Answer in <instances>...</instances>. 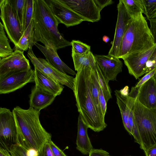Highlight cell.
Listing matches in <instances>:
<instances>
[{"label":"cell","mask_w":156,"mask_h":156,"mask_svg":"<svg viewBox=\"0 0 156 156\" xmlns=\"http://www.w3.org/2000/svg\"><path fill=\"white\" fill-rule=\"evenodd\" d=\"M84 66L77 72L73 91L78 111L88 128L95 132L103 130L107 126L95 105L91 91L90 76L96 66Z\"/></svg>","instance_id":"obj_1"},{"label":"cell","mask_w":156,"mask_h":156,"mask_svg":"<svg viewBox=\"0 0 156 156\" xmlns=\"http://www.w3.org/2000/svg\"><path fill=\"white\" fill-rule=\"evenodd\" d=\"M34 45L38 41L51 42L57 50L71 46L58 29L59 23L46 0H34L33 17Z\"/></svg>","instance_id":"obj_2"},{"label":"cell","mask_w":156,"mask_h":156,"mask_svg":"<svg viewBox=\"0 0 156 156\" xmlns=\"http://www.w3.org/2000/svg\"><path fill=\"white\" fill-rule=\"evenodd\" d=\"M155 45L145 17L141 13L131 18L127 24L121 41L118 58L145 51Z\"/></svg>","instance_id":"obj_3"},{"label":"cell","mask_w":156,"mask_h":156,"mask_svg":"<svg viewBox=\"0 0 156 156\" xmlns=\"http://www.w3.org/2000/svg\"><path fill=\"white\" fill-rule=\"evenodd\" d=\"M17 124L31 150H40L51 140V135L43 127L39 119L40 111L29 107L24 109L19 106L12 110Z\"/></svg>","instance_id":"obj_4"},{"label":"cell","mask_w":156,"mask_h":156,"mask_svg":"<svg viewBox=\"0 0 156 156\" xmlns=\"http://www.w3.org/2000/svg\"><path fill=\"white\" fill-rule=\"evenodd\" d=\"M133 111L141 140L140 147L145 152L156 146V108L145 107L136 98Z\"/></svg>","instance_id":"obj_5"},{"label":"cell","mask_w":156,"mask_h":156,"mask_svg":"<svg viewBox=\"0 0 156 156\" xmlns=\"http://www.w3.org/2000/svg\"><path fill=\"white\" fill-rule=\"evenodd\" d=\"M0 147L9 150L10 145L17 144L28 151L31 150L17 124L13 112L5 108H0Z\"/></svg>","instance_id":"obj_6"},{"label":"cell","mask_w":156,"mask_h":156,"mask_svg":"<svg viewBox=\"0 0 156 156\" xmlns=\"http://www.w3.org/2000/svg\"><path fill=\"white\" fill-rule=\"evenodd\" d=\"M0 17L10 40L15 46L22 37L23 31L10 0H0Z\"/></svg>","instance_id":"obj_7"},{"label":"cell","mask_w":156,"mask_h":156,"mask_svg":"<svg viewBox=\"0 0 156 156\" xmlns=\"http://www.w3.org/2000/svg\"><path fill=\"white\" fill-rule=\"evenodd\" d=\"M27 55L34 68L57 82L62 85L66 86L73 91L75 78L60 72L51 66L46 59L37 57L33 52L31 47L28 49Z\"/></svg>","instance_id":"obj_8"},{"label":"cell","mask_w":156,"mask_h":156,"mask_svg":"<svg viewBox=\"0 0 156 156\" xmlns=\"http://www.w3.org/2000/svg\"><path fill=\"white\" fill-rule=\"evenodd\" d=\"M31 69L23 52L14 50L12 55L0 59V80L12 74Z\"/></svg>","instance_id":"obj_9"},{"label":"cell","mask_w":156,"mask_h":156,"mask_svg":"<svg viewBox=\"0 0 156 156\" xmlns=\"http://www.w3.org/2000/svg\"><path fill=\"white\" fill-rule=\"evenodd\" d=\"M59 23L67 27L78 25L83 19L71 9L62 0H46Z\"/></svg>","instance_id":"obj_10"},{"label":"cell","mask_w":156,"mask_h":156,"mask_svg":"<svg viewBox=\"0 0 156 156\" xmlns=\"http://www.w3.org/2000/svg\"><path fill=\"white\" fill-rule=\"evenodd\" d=\"M34 81V71L31 69L12 74L0 80V94L13 92Z\"/></svg>","instance_id":"obj_11"},{"label":"cell","mask_w":156,"mask_h":156,"mask_svg":"<svg viewBox=\"0 0 156 156\" xmlns=\"http://www.w3.org/2000/svg\"><path fill=\"white\" fill-rule=\"evenodd\" d=\"M84 20L92 22L101 19L100 12L94 0H62Z\"/></svg>","instance_id":"obj_12"},{"label":"cell","mask_w":156,"mask_h":156,"mask_svg":"<svg viewBox=\"0 0 156 156\" xmlns=\"http://www.w3.org/2000/svg\"><path fill=\"white\" fill-rule=\"evenodd\" d=\"M117 9L118 16L114 37L108 54L118 58L121 41L128 22L131 18L127 13L121 0L119 1L117 5Z\"/></svg>","instance_id":"obj_13"},{"label":"cell","mask_w":156,"mask_h":156,"mask_svg":"<svg viewBox=\"0 0 156 156\" xmlns=\"http://www.w3.org/2000/svg\"><path fill=\"white\" fill-rule=\"evenodd\" d=\"M155 45L147 51L131 54L122 58L129 73L136 79L146 73L147 63Z\"/></svg>","instance_id":"obj_14"},{"label":"cell","mask_w":156,"mask_h":156,"mask_svg":"<svg viewBox=\"0 0 156 156\" xmlns=\"http://www.w3.org/2000/svg\"><path fill=\"white\" fill-rule=\"evenodd\" d=\"M94 55L96 64L106 80L108 82L116 80L117 75L122 71V62L119 58L108 54Z\"/></svg>","instance_id":"obj_15"},{"label":"cell","mask_w":156,"mask_h":156,"mask_svg":"<svg viewBox=\"0 0 156 156\" xmlns=\"http://www.w3.org/2000/svg\"><path fill=\"white\" fill-rule=\"evenodd\" d=\"M43 44L44 46L37 43L35 45L44 56L48 62L53 67L60 72L74 75L75 71L68 67L59 57L55 46L50 41L45 40Z\"/></svg>","instance_id":"obj_16"},{"label":"cell","mask_w":156,"mask_h":156,"mask_svg":"<svg viewBox=\"0 0 156 156\" xmlns=\"http://www.w3.org/2000/svg\"><path fill=\"white\" fill-rule=\"evenodd\" d=\"M138 88L136 99L149 108H156V79L153 76Z\"/></svg>","instance_id":"obj_17"},{"label":"cell","mask_w":156,"mask_h":156,"mask_svg":"<svg viewBox=\"0 0 156 156\" xmlns=\"http://www.w3.org/2000/svg\"><path fill=\"white\" fill-rule=\"evenodd\" d=\"M115 92L116 103L120 110L124 127L129 134L132 135L129 119L130 112L133 108L136 97L124 94L120 90H116Z\"/></svg>","instance_id":"obj_18"},{"label":"cell","mask_w":156,"mask_h":156,"mask_svg":"<svg viewBox=\"0 0 156 156\" xmlns=\"http://www.w3.org/2000/svg\"><path fill=\"white\" fill-rule=\"evenodd\" d=\"M29 97L30 107L40 111L51 104L56 97L35 85Z\"/></svg>","instance_id":"obj_19"},{"label":"cell","mask_w":156,"mask_h":156,"mask_svg":"<svg viewBox=\"0 0 156 156\" xmlns=\"http://www.w3.org/2000/svg\"><path fill=\"white\" fill-rule=\"evenodd\" d=\"M35 85L53 94L56 97L60 95L64 87L63 85L34 68Z\"/></svg>","instance_id":"obj_20"},{"label":"cell","mask_w":156,"mask_h":156,"mask_svg":"<svg viewBox=\"0 0 156 156\" xmlns=\"http://www.w3.org/2000/svg\"><path fill=\"white\" fill-rule=\"evenodd\" d=\"M88 126L79 114L78 120V131L76 148L82 154H89L93 149L87 134Z\"/></svg>","instance_id":"obj_21"},{"label":"cell","mask_w":156,"mask_h":156,"mask_svg":"<svg viewBox=\"0 0 156 156\" xmlns=\"http://www.w3.org/2000/svg\"><path fill=\"white\" fill-rule=\"evenodd\" d=\"M33 39L34 23L32 19L13 49L22 52L26 51L34 45Z\"/></svg>","instance_id":"obj_22"},{"label":"cell","mask_w":156,"mask_h":156,"mask_svg":"<svg viewBox=\"0 0 156 156\" xmlns=\"http://www.w3.org/2000/svg\"><path fill=\"white\" fill-rule=\"evenodd\" d=\"M90 81L91 91L95 105L101 119L105 121V117L101 112L98 99L100 86L96 66L93 68L92 70Z\"/></svg>","instance_id":"obj_23"},{"label":"cell","mask_w":156,"mask_h":156,"mask_svg":"<svg viewBox=\"0 0 156 156\" xmlns=\"http://www.w3.org/2000/svg\"><path fill=\"white\" fill-rule=\"evenodd\" d=\"M75 70L77 72L84 66H94L96 65L94 55L89 51L81 55H77L72 52Z\"/></svg>","instance_id":"obj_24"},{"label":"cell","mask_w":156,"mask_h":156,"mask_svg":"<svg viewBox=\"0 0 156 156\" xmlns=\"http://www.w3.org/2000/svg\"><path fill=\"white\" fill-rule=\"evenodd\" d=\"M126 9L132 18L144 14V10L142 0H121Z\"/></svg>","instance_id":"obj_25"},{"label":"cell","mask_w":156,"mask_h":156,"mask_svg":"<svg viewBox=\"0 0 156 156\" xmlns=\"http://www.w3.org/2000/svg\"><path fill=\"white\" fill-rule=\"evenodd\" d=\"M0 59L7 57L13 53L4 31L3 25L0 22Z\"/></svg>","instance_id":"obj_26"},{"label":"cell","mask_w":156,"mask_h":156,"mask_svg":"<svg viewBox=\"0 0 156 156\" xmlns=\"http://www.w3.org/2000/svg\"><path fill=\"white\" fill-rule=\"evenodd\" d=\"M33 11L34 0H25L23 22V32L33 19Z\"/></svg>","instance_id":"obj_27"},{"label":"cell","mask_w":156,"mask_h":156,"mask_svg":"<svg viewBox=\"0 0 156 156\" xmlns=\"http://www.w3.org/2000/svg\"><path fill=\"white\" fill-rule=\"evenodd\" d=\"M99 84L106 102L112 98L111 91L108 82L106 80L99 68L96 64Z\"/></svg>","instance_id":"obj_28"},{"label":"cell","mask_w":156,"mask_h":156,"mask_svg":"<svg viewBox=\"0 0 156 156\" xmlns=\"http://www.w3.org/2000/svg\"><path fill=\"white\" fill-rule=\"evenodd\" d=\"M147 19L156 17V0H142Z\"/></svg>","instance_id":"obj_29"},{"label":"cell","mask_w":156,"mask_h":156,"mask_svg":"<svg viewBox=\"0 0 156 156\" xmlns=\"http://www.w3.org/2000/svg\"><path fill=\"white\" fill-rule=\"evenodd\" d=\"M10 1L13 9L23 27V16L25 0H10Z\"/></svg>","instance_id":"obj_30"},{"label":"cell","mask_w":156,"mask_h":156,"mask_svg":"<svg viewBox=\"0 0 156 156\" xmlns=\"http://www.w3.org/2000/svg\"><path fill=\"white\" fill-rule=\"evenodd\" d=\"M72 52L81 55L90 51V46L78 40H73L71 42Z\"/></svg>","instance_id":"obj_31"},{"label":"cell","mask_w":156,"mask_h":156,"mask_svg":"<svg viewBox=\"0 0 156 156\" xmlns=\"http://www.w3.org/2000/svg\"><path fill=\"white\" fill-rule=\"evenodd\" d=\"M9 151L11 156H30L28 153L29 151L19 144L11 145Z\"/></svg>","instance_id":"obj_32"},{"label":"cell","mask_w":156,"mask_h":156,"mask_svg":"<svg viewBox=\"0 0 156 156\" xmlns=\"http://www.w3.org/2000/svg\"><path fill=\"white\" fill-rule=\"evenodd\" d=\"M146 73L156 68V44L147 64Z\"/></svg>","instance_id":"obj_33"},{"label":"cell","mask_w":156,"mask_h":156,"mask_svg":"<svg viewBox=\"0 0 156 156\" xmlns=\"http://www.w3.org/2000/svg\"><path fill=\"white\" fill-rule=\"evenodd\" d=\"M36 156H55L49 143H46L39 151L37 152Z\"/></svg>","instance_id":"obj_34"},{"label":"cell","mask_w":156,"mask_h":156,"mask_svg":"<svg viewBox=\"0 0 156 156\" xmlns=\"http://www.w3.org/2000/svg\"><path fill=\"white\" fill-rule=\"evenodd\" d=\"M98 99L100 108L103 116L105 117L107 110V102L101 87L99 91Z\"/></svg>","instance_id":"obj_35"},{"label":"cell","mask_w":156,"mask_h":156,"mask_svg":"<svg viewBox=\"0 0 156 156\" xmlns=\"http://www.w3.org/2000/svg\"><path fill=\"white\" fill-rule=\"evenodd\" d=\"M156 70V68L152 71L147 73L139 81L135 86V87H139L141 86L144 83L149 80L151 78L154 76Z\"/></svg>","instance_id":"obj_36"},{"label":"cell","mask_w":156,"mask_h":156,"mask_svg":"<svg viewBox=\"0 0 156 156\" xmlns=\"http://www.w3.org/2000/svg\"><path fill=\"white\" fill-rule=\"evenodd\" d=\"M55 156H67L65 153L51 140L49 142Z\"/></svg>","instance_id":"obj_37"},{"label":"cell","mask_w":156,"mask_h":156,"mask_svg":"<svg viewBox=\"0 0 156 156\" xmlns=\"http://www.w3.org/2000/svg\"><path fill=\"white\" fill-rule=\"evenodd\" d=\"M150 24V30L153 37L155 44H156V17L149 20Z\"/></svg>","instance_id":"obj_38"},{"label":"cell","mask_w":156,"mask_h":156,"mask_svg":"<svg viewBox=\"0 0 156 156\" xmlns=\"http://www.w3.org/2000/svg\"><path fill=\"white\" fill-rule=\"evenodd\" d=\"M89 155V156H111L107 151L102 149H93Z\"/></svg>","instance_id":"obj_39"},{"label":"cell","mask_w":156,"mask_h":156,"mask_svg":"<svg viewBox=\"0 0 156 156\" xmlns=\"http://www.w3.org/2000/svg\"><path fill=\"white\" fill-rule=\"evenodd\" d=\"M94 1L97 6L101 11L105 7L111 5L114 3V2L112 0H94Z\"/></svg>","instance_id":"obj_40"},{"label":"cell","mask_w":156,"mask_h":156,"mask_svg":"<svg viewBox=\"0 0 156 156\" xmlns=\"http://www.w3.org/2000/svg\"><path fill=\"white\" fill-rule=\"evenodd\" d=\"M144 153L146 156H156V146L149 148Z\"/></svg>","instance_id":"obj_41"},{"label":"cell","mask_w":156,"mask_h":156,"mask_svg":"<svg viewBox=\"0 0 156 156\" xmlns=\"http://www.w3.org/2000/svg\"><path fill=\"white\" fill-rule=\"evenodd\" d=\"M0 156H11L7 150L0 147Z\"/></svg>","instance_id":"obj_42"},{"label":"cell","mask_w":156,"mask_h":156,"mask_svg":"<svg viewBox=\"0 0 156 156\" xmlns=\"http://www.w3.org/2000/svg\"><path fill=\"white\" fill-rule=\"evenodd\" d=\"M103 41L105 43H107L110 40L109 38L107 36H104L103 37Z\"/></svg>","instance_id":"obj_43"},{"label":"cell","mask_w":156,"mask_h":156,"mask_svg":"<svg viewBox=\"0 0 156 156\" xmlns=\"http://www.w3.org/2000/svg\"><path fill=\"white\" fill-rule=\"evenodd\" d=\"M154 76L155 77V78L156 79V70L155 74V75H154Z\"/></svg>","instance_id":"obj_44"}]
</instances>
